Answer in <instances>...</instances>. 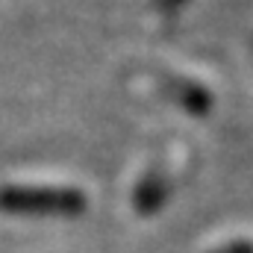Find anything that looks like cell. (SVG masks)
I'll return each mask as SVG.
<instances>
[{
    "label": "cell",
    "mask_w": 253,
    "mask_h": 253,
    "mask_svg": "<svg viewBox=\"0 0 253 253\" xmlns=\"http://www.w3.org/2000/svg\"><path fill=\"white\" fill-rule=\"evenodd\" d=\"M0 206L12 212H80L85 206L83 194L71 189H39L12 186L0 191Z\"/></svg>",
    "instance_id": "6da1fadb"
},
{
    "label": "cell",
    "mask_w": 253,
    "mask_h": 253,
    "mask_svg": "<svg viewBox=\"0 0 253 253\" xmlns=\"http://www.w3.org/2000/svg\"><path fill=\"white\" fill-rule=\"evenodd\" d=\"M230 253H253L251 245H236V248H230Z\"/></svg>",
    "instance_id": "7a4b0ae2"
}]
</instances>
